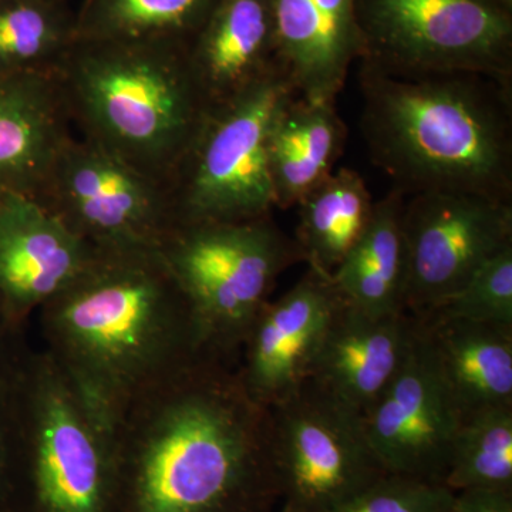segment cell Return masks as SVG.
<instances>
[{"label":"cell","mask_w":512,"mask_h":512,"mask_svg":"<svg viewBox=\"0 0 512 512\" xmlns=\"http://www.w3.org/2000/svg\"><path fill=\"white\" fill-rule=\"evenodd\" d=\"M110 512H278L269 407L238 359L208 352L138 399L111 431Z\"/></svg>","instance_id":"cell-1"},{"label":"cell","mask_w":512,"mask_h":512,"mask_svg":"<svg viewBox=\"0 0 512 512\" xmlns=\"http://www.w3.org/2000/svg\"><path fill=\"white\" fill-rule=\"evenodd\" d=\"M39 313L42 349L110 436L138 399L210 352L160 248L96 249Z\"/></svg>","instance_id":"cell-2"},{"label":"cell","mask_w":512,"mask_h":512,"mask_svg":"<svg viewBox=\"0 0 512 512\" xmlns=\"http://www.w3.org/2000/svg\"><path fill=\"white\" fill-rule=\"evenodd\" d=\"M360 84L363 137L394 190L473 192L511 202V80L402 76L366 66Z\"/></svg>","instance_id":"cell-3"},{"label":"cell","mask_w":512,"mask_h":512,"mask_svg":"<svg viewBox=\"0 0 512 512\" xmlns=\"http://www.w3.org/2000/svg\"><path fill=\"white\" fill-rule=\"evenodd\" d=\"M57 82L79 137L167 185L210 111L185 43L77 39Z\"/></svg>","instance_id":"cell-4"},{"label":"cell","mask_w":512,"mask_h":512,"mask_svg":"<svg viewBox=\"0 0 512 512\" xmlns=\"http://www.w3.org/2000/svg\"><path fill=\"white\" fill-rule=\"evenodd\" d=\"M10 505L16 512H110L113 446L45 349L26 336L10 376Z\"/></svg>","instance_id":"cell-5"},{"label":"cell","mask_w":512,"mask_h":512,"mask_svg":"<svg viewBox=\"0 0 512 512\" xmlns=\"http://www.w3.org/2000/svg\"><path fill=\"white\" fill-rule=\"evenodd\" d=\"M205 346L239 359L244 340L286 269L302 261L295 239L269 217L177 225L160 247Z\"/></svg>","instance_id":"cell-6"},{"label":"cell","mask_w":512,"mask_h":512,"mask_svg":"<svg viewBox=\"0 0 512 512\" xmlns=\"http://www.w3.org/2000/svg\"><path fill=\"white\" fill-rule=\"evenodd\" d=\"M296 94L278 67L234 99L211 107L168 185L175 227L271 215L276 201L269 137Z\"/></svg>","instance_id":"cell-7"},{"label":"cell","mask_w":512,"mask_h":512,"mask_svg":"<svg viewBox=\"0 0 512 512\" xmlns=\"http://www.w3.org/2000/svg\"><path fill=\"white\" fill-rule=\"evenodd\" d=\"M278 512H336L387 474L363 417L311 380L269 407Z\"/></svg>","instance_id":"cell-8"},{"label":"cell","mask_w":512,"mask_h":512,"mask_svg":"<svg viewBox=\"0 0 512 512\" xmlns=\"http://www.w3.org/2000/svg\"><path fill=\"white\" fill-rule=\"evenodd\" d=\"M37 200L96 249L160 248L175 228L168 185L72 136Z\"/></svg>","instance_id":"cell-9"},{"label":"cell","mask_w":512,"mask_h":512,"mask_svg":"<svg viewBox=\"0 0 512 512\" xmlns=\"http://www.w3.org/2000/svg\"><path fill=\"white\" fill-rule=\"evenodd\" d=\"M369 25L380 72L511 80L510 22L487 0H369Z\"/></svg>","instance_id":"cell-10"},{"label":"cell","mask_w":512,"mask_h":512,"mask_svg":"<svg viewBox=\"0 0 512 512\" xmlns=\"http://www.w3.org/2000/svg\"><path fill=\"white\" fill-rule=\"evenodd\" d=\"M402 228L406 312L420 318L512 244V202L473 192H417L404 201Z\"/></svg>","instance_id":"cell-11"},{"label":"cell","mask_w":512,"mask_h":512,"mask_svg":"<svg viewBox=\"0 0 512 512\" xmlns=\"http://www.w3.org/2000/svg\"><path fill=\"white\" fill-rule=\"evenodd\" d=\"M363 424L386 473L443 484L460 414L441 380L419 320L409 355L363 414Z\"/></svg>","instance_id":"cell-12"},{"label":"cell","mask_w":512,"mask_h":512,"mask_svg":"<svg viewBox=\"0 0 512 512\" xmlns=\"http://www.w3.org/2000/svg\"><path fill=\"white\" fill-rule=\"evenodd\" d=\"M96 254L32 195L0 198V323L25 332L33 312L63 292Z\"/></svg>","instance_id":"cell-13"},{"label":"cell","mask_w":512,"mask_h":512,"mask_svg":"<svg viewBox=\"0 0 512 512\" xmlns=\"http://www.w3.org/2000/svg\"><path fill=\"white\" fill-rule=\"evenodd\" d=\"M339 303L332 281L309 268L282 298L266 303L238 359L255 402L271 407L309 379Z\"/></svg>","instance_id":"cell-14"},{"label":"cell","mask_w":512,"mask_h":512,"mask_svg":"<svg viewBox=\"0 0 512 512\" xmlns=\"http://www.w3.org/2000/svg\"><path fill=\"white\" fill-rule=\"evenodd\" d=\"M416 335L410 313L370 315L340 299L308 380L363 417L403 366Z\"/></svg>","instance_id":"cell-15"},{"label":"cell","mask_w":512,"mask_h":512,"mask_svg":"<svg viewBox=\"0 0 512 512\" xmlns=\"http://www.w3.org/2000/svg\"><path fill=\"white\" fill-rule=\"evenodd\" d=\"M72 136L57 76L0 73V198L36 197Z\"/></svg>","instance_id":"cell-16"},{"label":"cell","mask_w":512,"mask_h":512,"mask_svg":"<svg viewBox=\"0 0 512 512\" xmlns=\"http://www.w3.org/2000/svg\"><path fill=\"white\" fill-rule=\"evenodd\" d=\"M187 57L210 109L254 86L279 67L272 0H220Z\"/></svg>","instance_id":"cell-17"},{"label":"cell","mask_w":512,"mask_h":512,"mask_svg":"<svg viewBox=\"0 0 512 512\" xmlns=\"http://www.w3.org/2000/svg\"><path fill=\"white\" fill-rule=\"evenodd\" d=\"M460 421L512 407V328L416 318Z\"/></svg>","instance_id":"cell-18"},{"label":"cell","mask_w":512,"mask_h":512,"mask_svg":"<svg viewBox=\"0 0 512 512\" xmlns=\"http://www.w3.org/2000/svg\"><path fill=\"white\" fill-rule=\"evenodd\" d=\"M346 128L333 101L296 94L276 117L269 137V173L276 208L295 207L333 173Z\"/></svg>","instance_id":"cell-19"},{"label":"cell","mask_w":512,"mask_h":512,"mask_svg":"<svg viewBox=\"0 0 512 512\" xmlns=\"http://www.w3.org/2000/svg\"><path fill=\"white\" fill-rule=\"evenodd\" d=\"M404 201L403 192L393 190L375 202L365 234L330 278L339 298L352 308L370 315L406 312Z\"/></svg>","instance_id":"cell-20"},{"label":"cell","mask_w":512,"mask_h":512,"mask_svg":"<svg viewBox=\"0 0 512 512\" xmlns=\"http://www.w3.org/2000/svg\"><path fill=\"white\" fill-rule=\"evenodd\" d=\"M298 207L295 241L302 261L332 278L372 221L375 201L362 175L339 168L309 191Z\"/></svg>","instance_id":"cell-21"},{"label":"cell","mask_w":512,"mask_h":512,"mask_svg":"<svg viewBox=\"0 0 512 512\" xmlns=\"http://www.w3.org/2000/svg\"><path fill=\"white\" fill-rule=\"evenodd\" d=\"M220 0H86L77 12V39L185 43Z\"/></svg>","instance_id":"cell-22"},{"label":"cell","mask_w":512,"mask_h":512,"mask_svg":"<svg viewBox=\"0 0 512 512\" xmlns=\"http://www.w3.org/2000/svg\"><path fill=\"white\" fill-rule=\"evenodd\" d=\"M76 20L64 0H0V73L57 76Z\"/></svg>","instance_id":"cell-23"},{"label":"cell","mask_w":512,"mask_h":512,"mask_svg":"<svg viewBox=\"0 0 512 512\" xmlns=\"http://www.w3.org/2000/svg\"><path fill=\"white\" fill-rule=\"evenodd\" d=\"M443 484L454 493L474 488L512 491V407L460 421Z\"/></svg>","instance_id":"cell-24"},{"label":"cell","mask_w":512,"mask_h":512,"mask_svg":"<svg viewBox=\"0 0 512 512\" xmlns=\"http://www.w3.org/2000/svg\"><path fill=\"white\" fill-rule=\"evenodd\" d=\"M420 318L512 328V244L487 259L457 292Z\"/></svg>","instance_id":"cell-25"},{"label":"cell","mask_w":512,"mask_h":512,"mask_svg":"<svg viewBox=\"0 0 512 512\" xmlns=\"http://www.w3.org/2000/svg\"><path fill=\"white\" fill-rule=\"evenodd\" d=\"M453 498L444 484L387 473L336 512H448Z\"/></svg>","instance_id":"cell-26"},{"label":"cell","mask_w":512,"mask_h":512,"mask_svg":"<svg viewBox=\"0 0 512 512\" xmlns=\"http://www.w3.org/2000/svg\"><path fill=\"white\" fill-rule=\"evenodd\" d=\"M25 332H0V511L10 505V463H12V402L10 376L16 345Z\"/></svg>","instance_id":"cell-27"},{"label":"cell","mask_w":512,"mask_h":512,"mask_svg":"<svg viewBox=\"0 0 512 512\" xmlns=\"http://www.w3.org/2000/svg\"><path fill=\"white\" fill-rule=\"evenodd\" d=\"M448 512H512V491L483 488L458 491Z\"/></svg>","instance_id":"cell-28"},{"label":"cell","mask_w":512,"mask_h":512,"mask_svg":"<svg viewBox=\"0 0 512 512\" xmlns=\"http://www.w3.org/2000/svg\"><path fill=\"white\" fill-rule=\"evenodd\" d=\"M339 28L352 35V0H313Z\"/></svg>","instance_id":"cell-29"},{"label":"cell","mask_w":512,"mask_h":512,"mask_svg":"<svg viewBox=\"0 0 512 512\" xmlns=\"http://www.w3.org/2000/svg\"><path fill=\"white\" fill-rule=\"evenodd\" d=\"M0 512H16V511L12 510V508H6V510L0 511Z\"/></svg>","instance_id":"cell-30"},{"label":"cell","mask_w":512,"mask_h":512,"mask_svg":"<svg viewBox=\"0 0 512 512\" xmlns=\"http://www.w3.org/2000/svg\"><path fill=\"white\" fill-rule=\"evenodd\" d=\"M0 332H9V330H5L2 328V323H0Z\"/></svg>","instance_id":"cell-31"},{"label":"cell","mask_w":512,"mask_h":512,"mask_svg":"<svg viewBox=\"0 0 512 512\" xmlns=\"http://www.w3.org/2000/svg\"><path fill=\"white\" fill-rule=\"evenodd\" d=\"M500 2L510 3V2H511V0H500Z\"/></svg>","instance_id":"cell-32"}]
</instances>
